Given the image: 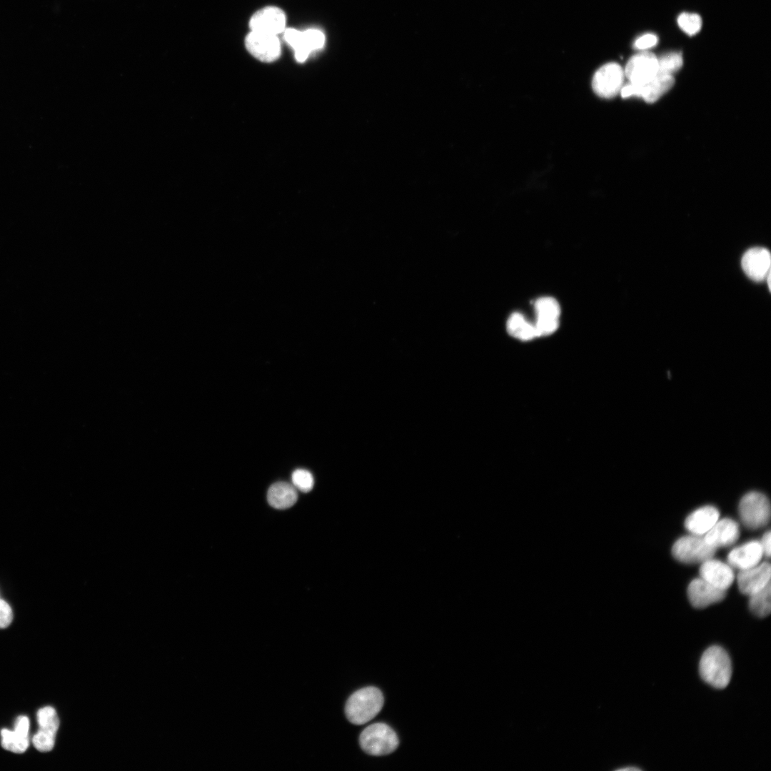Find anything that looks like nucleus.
<instances>
[{"label":"nucleus","instance_id":"4be33fe9","mask_svg":"<svg viewBox=\"0 0 771 771\" xmlns=\"http://www.w3.org/2000/svg\"><path fill=\"white\" fill-rule=\"evenodd\" d=\"M770 583L760 591L750 595L749 608L757 617L765 618L770 613Z\"/></svg>","mask_w":771,"mask_h":771},{"label":"nucleus","instance_id":"39448f33","mask_svg":"<svg viewBox=\"0 0 771 771\" xmlns=\"http://www.w3.org/2000/svg\"><path fill=\"white\" fill-rule=\"evenodd\" d=\"M715 550L703 538L695 535L679 538L672 546V553L680 562L698 563L712 558Z\"/></svg>","mask_w":771,"mask_h":771},{"label":"nucleus","instance_id":"5701e85b","mask_svg":"<svg viewBox=\"0 0 771 771\" xmlns=\"http://www.w3.org/2000/svg\"><path fill=\"white\" fill-rule=\"evenodd\" d=\"M283 38L293 49L296 61L301 63L304 62L311 52L304 44L303 32L295 29L289 28L285 29Z\"/></svg>","mask_w":771,"mask_h":771},{"label":"nucleus","instance_id":"9d476101","mask_svg":"<svg viewBox=\"0 0 771 771\" xmlns=\"http://www.w3.org/2000/svg\"><path fill=\"white\" fill-rule=\"evenodd\" d=\"M624 73L630 83L645 84L658 73L657 57L647 51L637 54L628 61Z\"/></svg>","mask_w":771,"mask_h":771},{"label":"nucleus","instance_id":"dca6fc26","mask_svg":"<svg viewBox=\"0 0 771 771\" xmlns=\"http://www.w3.org/2000/svg\"><path fill=\"white\" fill-rule=\"evenodd\" d=\"M701 578L715 587L726 590L733 583L735 575L728 565L712 558L702 563L700 568Z\"/></svg>","mask_w":771,"mask_h":771},{"label":"nucleus","instance_id":"412c9836","mask_svg":"<svg viewBox=\"0 0 771 771\" xmlns=\"http://www.w3.org/2000/svg\"><path fill=\"white\" fill-rule=\"evenodd\" d=\"M506 328L510 336L521 341H530L538 337L535 325L528 321L525 316L518 312L510 316Z\"/></svg>","mask_w":771,"mask_h":771},{"label":"nucleus","instance_id":"473e14b6","mask_svg":"<svg viewBox=\"0 0 771 771\" xmlns=\"http://www.w3.org/2000/svg\"><path fill=\"white\" fill-rule=\"evenodd\" d=\"M618 770H621V771H629V770L638 771V770H641L640 768L635 767H627L620 768Z\"/></svg>","mask_w":771,"mask_h":771},{"label":"nucleus","instance_id":"a878e982","mask_svg":"<svg viewBox=\"0 0 771 771\" xmlns=\"http://www.w3.org/2000/svg\"><path fill=\"white\" fill-rule=\"evenodd\" d=\"M679 27L688 35L697 34L702 28V19L695 13L683 12L677 18Z\"/></svg>","mask_w":771,"mask_h":771},{"label":"nucleus","instance_id":"ddd939ff","mask_svg":"<svg viewBox=\"0 0 771 771\" xmlns=\"http://www.w3.org/2000/svg\"><path fill=\"white\" fill-rule=\"evenodd\" d=\"M726 592L711 585L702 578L692 580L687 587V596L692 605L704 608L722 600Z\"/></svg>","mask_w":771,"mask_h":771},{"label":"nucleus","instance_id":"f257e3e1","mask_svg":"<svg viewBox=\"0 0 771 771\" xmlns=\"http://www.w3.org/2000/svg\"><path fill=\"white\" fill-rule=\"evenodd\" d=\"M383 696L376 687H366L353 693L346 704L348 720L355 725H363L374 718L383 705Z\"/></svg>","mask_w":771,"mask_h":771},{"label":"nucleus","instance_id":"4468645a","mask_svg":"<svg viewBox=\"0 0 771 771\" xmlns=\"http://www.w3.org/2000/svg\"><path fill=\"white\" fill-rule=\"evenodd\" d=\"M770 254L767 249L761 247L747 251L742 258V267L751 279L756 281L764 280L770 268Z\"/></svg>","mask_w":771,"mask_h":771},{"label":"nucleus","instance_id":"6e6552de","mask_svg":"<svg viewBox=\"0 0 771 771\" xmlns=\"http://www.w3.org/2000/svg\"><path fill=\"white\" fill-rule=\"evenodd\" d=\"M536 321L534 323L538 337L553 333L559 327L560 306L552 297H541L534 303Z\"/></svg>","mask_w":771,"mask_h":771},{"label":"nucleus","instance_id":"0eeeda50","mask_svg":"<svg viewBox=\"0 0 771 771\" xmlns=\"http://www.w3.org/2000/svg\"><path fill=\"white\" fill-rule=\"evenodd\" d=\"M675 83L672 75L657 73L643 84L629 83L622 87L620 93L623 98L637 96L647 103H654L669 91Z\"/></svg>","mask_w":771,"mask_h":771},{"label":"nucleus","instance_id":"7c9ffc66","mask_svg":"<svg viewBox=\"0 0 771 771\" xmlns=\"http://www.w3.org/2000/svg\"><path fill=\"white\" fill-rule=\"evenodd\" d=\"M13 612L9 604L0 598V628H7L12 622Z\"/></svg>","mask_w":771,"mask_h":771},{"label":"nucleus","instance_id":"1a4fd4ad","mask_svg":"<svg viewBox=\"0 0 771 771\" xmlns=\"http://www.w3.org/2000/svg\"><path fill=\"white\" fill-rule=\"evenodd\" d=\"M245 44L249 53L261 61L272 62L281 55V43L276 35L251 31Z\"/></svg>","mask_w":771,"mask_h":771},{"label":"nucleus","instance_id":"f03ea898","mask_svg":"<svg viewBox=\"0 0 771 771\" xmlns=\"http://www.w3.org/2000/svg\"><path fill=\"white\" fill-rule=\"evenodd\" d=\"M702 680L711 686L722 689L727 686L732 676V665L727 652L713 645L702 654L699 665Z\"/></svg>","mask_w":771,"mask_h":771},{"label":"nucleus","instance_id":"72a5a7b5","mask_svg":"<svg viewBox=\"0 0 771 771\" xmlns=\"http://www.w3.org/2000/svg\"><path fill=\"white\" fill-rule=\"evenodd\" d=\"M765 278H767V280L768 288H769V290L770 291V286H771V284H770V272L768 273V274L767 275Z\"/></svg>","mask_w":771,"mask_h":771},{"label":"nucleus","instance_id":"6ab92c4d","mask_svg":"<svg viewBox=\"0 0 771 771\" xmlns=\"http://www.w3.org/2000/svg\"><path fill=\"white\" fill-rule=\"evenodd\" d=\"M719 511L714 506L706 505L690 514L685 521V527L696 535L705 534L719 518Z\"/></svg>","mask_w":771,"mask_h":771},{"label":"nucleus","instance_id":"c756f323","mask_svg":"<svg viewBox=\"0 0 771 771\" xmlns=\"http://www.w3.org/2000/svg\"><path fill=\"white\" fill-rule=\"evenodd\" d=\"M657 42V36L654 34L648 33L639 36L635 40L634 46L638 50L645 51L654 47Z\"/></svg>","mask_w":771,"mask_h":771},{"label":"nucleus","instance_id":"423d86ee","mask_svg":"<svg viewBox=\"0 0 771 771\" xmlns=\"http://www.w3.org/2000/svg\"><path fill=\"white\" fill-rule=\"evenodd\" d=\"M625 78L624 69L615 62L604 64L594 74L592 87L600 97L613 98L623 87Z\"/></svg>","mask_w":771,"mask_h":771},{"label":"nucleus","instance_id":"f8f14e48","mask_svg":"<svg viewBox=\"0 0 771 771\" xmlns=\"http://www.w3.org/2000/svg\"><path fill=\"white\" fill-rule=\"evenodd\" d=\"M770 575L771 568L768 562L741 570L737 575L740 591L749 596L760 591L770 583Z\"/></svg>","mask_w":771,"mask_h":771},{"label":"nucleus","instance_id":"393cba45","mask_svg":"<svg viewBox=\"0 0 771 771\" xmlns=\"http://www.w3.org/2000/svg\"><path fill=\"white\" fill-rule=\"evenodd\" d=\"M683 64L680 52H670L657 58L658 73L672 75L680 69Z\"/></svg>","mask_w":771,"mask_h":771},{"label":"nucleus","instance_id":"a211bd4d","mask_svg":"<svg viewBox=\"0 0 771 771\" xmlns=\"http://www.w3.org/2000/svg\"><path fill=\"white\" fill-rule=\"evenodd\" d=\"M762 555L760 543L752 540L732 550L727 555V561L735 568L745 570L758 565Z\"/></svg>","mask_w":771,"mask_h":771},{"label":"nucleus","instance_id":"9b49d317","mask_svg":"<svg viewBox=\"0 0 771 771\" xmlns=\"http://www.w3.org/2000/svg\"><path fill=\"white\" fill-rule=\"evenodd\" d=\"M286 17L283 10L266 6L257 11L249 21L251 31L276 35L284 31Z\"/></svg>","mask_w":771,"mask_h":771},{"label":"nucleus","instance_id":"c85d7f7f","mask_svg":"<svg viewBox=\"0 0 771 771\" xmlns=\"http://www.w3.org/2000/svg\"><path fill=\"white\" fill-rule=\"evenodd\" d=\"M55 739L56 735L39 730L34 735L32 742L37 750L46 752L54 748Z\"/></svg>","mask_w":771,"mask_h":771},{"label":"nucleus","instance_id":"7ed1b4c3","mask_svg":"<svg viewBox=\"0 0 771 771\" xmlns=\"http://www.w3.org/2000/svg\"><path fill=\"white\" fill-rule=\"evenodd\" d=\"M359 742L366 752L375 756L390 754L399 744L395 731L388 725L381 722L366 727L360 735Z\"/></svg>","mask_w":771,"mask_h":771},{"label":"nucleus","instance_id":"bb28decb","mask_svg":"<svg viewBox=\"0 0 771 771\" xmlns=\"http://www.w3.org/2000/svg\"><path fill=\"white\" fill-rule=\"evenodd\" d=\"M293 486L302 492L310 491L314 485L313 475L307 470L296 469L291 476Z\"/></svg>","mask_w":771,"mask_h":771},{"label":"nucleus","instance_id":"f3484780","mask_svg":"<svg viewBox=\"0 0 771 771\" xmlns=\"http://www.w3.org/2000/svg\"><path fill=\"white\" fill-rule=\"evenodd\" d=\"M740 535L738 524L730 518L717 521L705 533V540L715 548L733 545Z\"/></svg>","mask_w":771,"mask_h":771},{"label":"nucleus","instance_id":"aec40b11","mask_svg":"<svg viewBox=\"0 0 771 771\" xmlns=\"http://www.w3.org/2000/svg\"><path fill=\"white\" fill-rule=\"evenodd\" d=\"M267 499L272 507L277 509H286L296 503L298 493L293 485L286 482H278L269 488Z\"/></svg>","mask_w":771,"mask_h":771},{"label":"nucleus","instance_id":"2f4dec72","mask_svg":"<svg viewBox=\"0 0 771 771\" xmlns=\"http://www.w3.org/2000/svg\"><path fill=\"white\" fill-rule=\"evenodd\" d=\"M770 531L767 530L764 533L760 544L762 548L763 555L769 558L770 556Z\"/></svg>","mask_w":771,"mask_h":771},{"label":"nucleus","instance_id":"2eb2a0df","mask_svg":"<svg viewBox=\"0 0 771 771\" xmlns=\"http://www.w3.org/2000/svg\"><path fill=\"white\" fill-rule=\"evenodd\" d=\"M29 718L26 716L18 717L14 730H1L2 747L14 753L24 752L29 745Z\"/></svg>","mask_w":771,"mask_h":771},{"label":"nucleus","instance_id":"20e7f679","mask_svg":"<svg viewBox=\"0 0 771 771\" xmlns=\"http://www.w3.org/2000/svg\"><path fill=\"white\" fill-rule=\"evenodd\" d=\"M738 510L742 522L749 529L762 528L770 521V501L761 493L752 491L745 494L740 501Z\"/></svg>","mask_w":771,"mask_h":771},{"label":"nucleus","instance_id":"cd10ccee","mask_svg":"<svg viewBox=\"0 0 771 771\" xmlns=\"http://www.w3.org/2000/svg\"><path fill=\"white\" fill-rule=\"evenodd\" d=\"M303 32V41L310 52L321 49L325 43L323 33L314 29H310Z\"/></svg>","mask_w":771,"mask_h":771},{"label":"nucleus","instance_id":"b1692460","mask_svg":"<svg viewBox=\"0 0 771 771\" xmlns=\"http://www.w3.org/2000/svg\"><path fill=\"white\" fill-rule=\"evenodd\" d=\"M37 722L40 730L56 735L59 727V720L54 708L44 707L38 710L36 714Z\"/></svg>","mask_w":771,"mask_h":771}]
</instances>
